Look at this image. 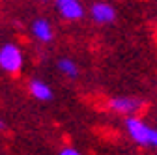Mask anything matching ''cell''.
I'll return each mask as SVG.
<instances>
[{
	"mask_svg": "<svg viewBox=\"0 0 157 155\" xmlns=\"http://www.w3.org/2000/svg\"><path fill=\"white\" fill-rule=\"evenodd\" d=\"M25 66V56L19 45L15 43H4L0 47V69L8 75L21 73Z\"/></svg>",
	"mask_w": 157,
	"mask_h": 155,
	"instance_id": "cell-1",
	"label": "cell"
},
{
	"mask_svg": "<svg viewBox=\"0 0 157 155\" xmlns=\"http://www.w3.org/2000/svg\"><path fill=\"white\" fill-rule=\"evenodd\" d=\"M125 129L129 133V137L140 146H150V138H151V127L148 123H144L142 120L135 118V116H127L125 120Z\"/></svg>",
	"mask_w": 157,
	"mask_h": 155,
	"instance_id": "cell-2",
	"label": "cell"
},
{
	"mask_svg": "<svg viewBox=\"0 0 157 155\" xmlns=\"http://www.w3.org/2000/svg\"><path fill=\"white\" fill-rule=\"evenodd\" d=\"M56 11L66 21H78L84 17V8L81 0H54Z\"/></svg>",
	"mask_w": 157,
	"mask_h": 155,
	"instance_id": "cell-3",
	"label": "cell"
},
{
	"mask_svg": "<svg viewBox=\"0 0 157 155\" xmlns=\"http://www.w3.org/2000/svg\"><path fill=\"white\" fill-rule=\"evenodd\" d=\"M142 107H144V103L136 97H112V99H109V108L112 112L125 114V116H133Z\"/></svg>",
	"mask_w": 157,
	"mask_h": 155,
	"instance_id": "cell-4",
	"label": "cell"
},
{
	"mask_svg": "<svg viewBox=\"0 0 157 155\" xmlns=\"http://www.w3.org/2000/svg\"><path fill=\"white\" fill-rule=\"evenodd\" d=\"M90 17L99 25H110L116 21V9L109 2H95L90 8Z\"/></svg>",
	"mask_w": 157,
	"mask_h": 155,
	"instance_id": "cell-5",
	"label": "cell"
},
{
	"mask_svg": "<svg viewBox=\"0 0 157 155\" xmlns=\"http://www.w3.org/2000/svg\"><path fill=\"white\" fill-rule=\"evenodd\" d=\"M34 40H37L39 43H51L54 40V30L52 25L47 21V19H36L30 26Z\"/></svg>",
	"mask_w": 157,
	"mask_h": 155,
	"instance_id": "cell-6",
	"label": "cell"
},
{
	"mask_svg": "<svg viewBox=\"0 0 157 155\" xmlns=\"http://www.w3.org/2000/svg\"><path fill=\"white\" fill-rule=\"evenodd\" d=\"M28 92H30L32 97L37 99V101H51L52 99V88L45 81H41V79H30Z\"/></svg>",
	"mask_w": 157,
	"mask_h": 155,
	"instance_id": "cell-7",
	"label": "cell"
},
{
	"mask_svg": "<svg viewBox=\"0 0 157 155\" xmlns=\"http://www.w3.org/2000/svg\"><path fill=\"white\" fill-rule=\"evenodd\" d=\"M56 67L64 77H67V79H77L78 77V66L71 58H60V60L56 62Z\"/></svg>",
	"mask_w": 157,
	"mask_h": 155,
	"instance_id": "cell-8",
	"label": "cell"
},
{
	"mask_svg": "<svg viewBox=\"0 0 157 155\" xmlns=\"http://www.w3.org/2000/svg\"><path fill=\"white\" fill-rule=\"evenodd\" d=\"M58 155H82L81 151H78V149H75V148H64V149H60V153H58Z\"/></svg>",
	"mask_w": 157,
	"mask_h": 155,
	"instance_id": "cell-9",
	"label": "cell"
},
{
	"mask_svg": "<svg viewBox=\"0 0 157 155\" xmlns=\"http://www.w3.org/2000/svg\"><path fill=\"white\" fill-rule=\"evenodd\" d=\"M150 146L157 148V131H155V129L151 131V138H150Z\"/></svg>",
	"mask_w": 157,
	"mask_h": 155,
	"instance_id": "cell-10",
	"label": "cell"
},
{
	"mask_svg": "<svg viewBox=\"0 0 157 155\" xmlns=\"http://www.w3.org/2000/svg\"><path fill=\"white\" fill-rule=\"evenodd\" d=\"M4 129H6V123H4L2 120H0V131H4Z\"/></svg>",
	"mask_w": 157,
	"mask_h": 155,
	"instance_id": "cell-11",
	"label": "cell"
}]
</instances>
